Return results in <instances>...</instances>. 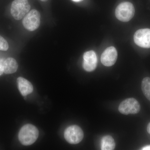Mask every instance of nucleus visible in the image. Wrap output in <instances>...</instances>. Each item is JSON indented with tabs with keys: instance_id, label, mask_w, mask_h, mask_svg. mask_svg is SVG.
Instances as JSON below:
<instances>
[{
	"instance_id": "f257e3e1",
	"label": "nucleus",
	"mask_w": 150,
	"mask_h": 150,
	"mask_svg": "<svg viewBox=\"0 0 150 150\" xmlns=\"http://www.w3.org/2000/svg\"><path fill=\"white\" fill-rule=\"evenodd\" d=\"M38 135L39 131L35 126L31 124H26L20 130L18 139L22 144L29 146L36 141Z\"/></svg>"
},
{
	"instance_id": "f03ea898",
	"label": "nucleus",
	"mask_w": 150,
	"mask_h": 150,
	"mask_svg": "<svg viewBox=\"0 0 150 150\" xmlns=\"http://www.w3.org/2000/svg\"><path fill=\"white\" fill-rule=\"evenodd\" d=\"M30 9L28 0H14L12 3L11 13L15 19L20 20L24 18Z\"/></svg>"
},
{
	"instance_id": "7ed1b4c3",
	"label": "nucleus",
	"mask_w": 150,
	"mask_h": 150,
	"mask_svg": "<svg viewBox=\"0 0 150 150\" xmlns=\"http://www.w3.org/2000/svg\"><path fill=\"white\" fill-rule=\"evenodd\" d=\"M135 13L134 6L129 2H124L118 5L115 11V16L118 20L123 22L131 20Z\"/></svg>"
},
{
	"instance_id": "20e7f679",
	"label": "nucleus",
	"mask_w": 150,
	"mask_h": 150,
	"mask_svg": "<svg viewBox=\"0 0 150 150\" xmlns=\"http://www.w3.org/2000/svg\"><path fill=\"white\" fill-rule=\"evenodd\" d=\"M40 13L35 9L29 11L23 18V24L25 29L33 31L40 26Z\"/></svg>"
},
{
	"instance_id": "39448f33",
	"label": "nucleus",
	"mask_w": 150,
	"mask_h": 150,
	"mask_svg": "<svg viewBox=\"0 0 150 150\" xmlns=\"http://www.w3.org/2000/svg\"><path fill=\"white\" fill-rule=\"evenodd\" d=\"M141 110L139 103L135 98H128L124 100L119 105L118 110L124 115L136 114Z\"/></svg>"
},
{
	"instance_id": "423d86ee",
	"label": "nucleus",
	"mask_w": 150,
	"mask_h": 150,
	"mask_svg": "<svg viewBox=\"0 0 150 150\" xmlns=\"http://www.w3.org/2000/svg\"><path fill=\"white\" fill-rule=\"evenodd\" d=\"M83 131L80 127L76 125L69 126L65 130L64 137L68 143L71 144H76L83 139Z\"/></svg>"
},
{
	"instance_id": "0eeeda50",
	"label": "nucleus",
	"mask_w": 150,
	"mask_h": 150,
	"mask_svg": "<svg viewBox=\"0 0 150 150\" xmlns=\"http://www.w3.org/2000/svg\"><path fill=\"white\" fill-rule=\"evenodd\" d=\"M134 42L144 48H150V29L144 28L137 30L134 35Z\"/></svg>"
},
{
	"instance_id": "6e6552de",
	"label": "nucleus",
	"mask_w": 150,
	"mask_h": 150,
	"mask_svg": "<svg viewBox=\"0 0 150 150\" xmlns=\"http://www.w3.org/2000/svg\"><path fill=\"white\" fill-rule=\"evenodd\" d=\"M118 57L116 48L110 46L105 49L101 56V62L105 67H111L115 64Z\"/></svg>"
},
{
	"instance_id": "1a4fd4ad",
	"label": "nucleus",
	"mask_w": 150,
	"mask_h": 150,
	"mask_svg": "<svg viewBox=\"0 0 150 150\" xmlns=\"http://www.w3.org/2000/svg\"><path fill=\"white\" fill-rule=\"evenodd\" d=\"M97 65V58L96 54L93 51L86 52L83 54V67L88 72L95 70Z\"/></svg>"
},
{
	"instance_id": "9d476101",
	"label": "nucleus",
	"mask_w": 150,
	"mask_h": 150,
	"mask_svg": "<svg viewBox=\"0 0 150 150\" xmlns=\"http://www.w3.org/2000/svg\"><path fill=\"white\" fill-rule=\"evenodd\" d=\"M19 90L23 96H26L33 91L32 84L24 78L20 77L17 80Z\"/></svg>"
},
{
	"instance_id": "9b49d317",
	"label": "nucleus",
	"mask_w": 150,
	"mask_h": 150,
	"mask_svg": "<svg viewBox=\"0 0 150 150\" xmlns=\"http://www.w3.org/2000/svg\"><path fill=\"white\" fill-rule=\"evenodd\" d=\"M3 67L4 72L10 74L16 71L18 68V64L13 58H8L3 62Z\"/></svg>"
},
{
	"instance_id": "f8f14e48",
	"label": "nucleus",
	"mask_w": 150,
	"mask_h": 150,
	"mask_svg": "<svg viewBox=\"0 0 150 150\" xmlns=\"http://www.w3.org/2000/svg\"><path fill=\"white\" fill-rule=\"evenodd\" d=\"M115 146V141L112 137L108 135L103 137L101 141V150H114Z\"/></svg>"
},
{
	"instance_id": "ddd939ff",
	"label": "nucleus",
	"mask_w": 150,
	"mask_h": 150,
	"mask_svg": "<svg viewBox=\"0 0 150 150\" xmlns=\"http://www.w3.org/2000/svg\"><path fill=\"white\" fill-rule=\"evenodd\" d=\"M142 89L145 97L150 101V78L146 77L143 79Z\"/></svg>"
},
{
	"instance_id": "4468645a",
	"label": "nucleus",
	"mask_w": 150,
	"mask_h": 150,
	"mask_svg": "<svg viewBox=\"0 0 150 150\" xmlns=\"http://www.w3.org/2000/svg\"><path fill=\"white\" fill-rule=\"evenodd\" d=\"M8 43L5 39L0 35V51H6L8 49Z\"/></svg>"
},
{
	"instance_id": "2eb2a0df",
	"label": "nucleus",
	"mask_w": 150,
	"mask_h": 150,
	"mask_svg": "<svg viewBox=\"0 0 150 150\" xmlns=\"http://www.w3.org/2000/svg\"><path fill=\"white\" fill-rule=\"evenodd\" d=\"M4 62H0V76L2 75L4 72V70H3V63Z\"/></svg>"
},
{
	"instance_id": "dca6fc26",
	"label": "nucleus",
	"mask_w": 150,
	"mask_h": 150,
	"mask_svg": "<svg viewBox=\"0 0 150 150\" xmlns=\"http://www.w3.org/2000/svg\"><path fill=\"white\" fill-rule=\"evenodd\" d=\"M142 150H150V145H149V146H146L142 148Z\"/></svg>"
},
{
	"instance_id": "f3484780",
	"label": "nucleus",
	"mask_w": 150,
	"mask_h": 150,
	"mask_svg": "<svg viewBox=\"0 0 150 150\" xmlns=\"http://www.w3.org/2000/svg\"><path fill=\"white\" fill-rule=\"evenodd\" d=\"M147 130L149 134H150V122L148 124L147 127Z\"/></svg>"
},
{
	"instance_id": "a211bd4d",
	"label": "nucleus",
	"mask_w": 150,
	"mask_h": 150,
	"mask_svg": "<svg viewBox=\"0 0 150 150\" xmlns=\"http://www.w3.org/2000/svg\"><path fill=\"white\" fill-rule=\"evenodd\" d=\"M73 1L75 2H79L81 1L82 0H72Z\"/></svg>"
},
{
	"instance_id": "6ab92c4d",
	"label": "nucleus",
	"mask_w": 150,
	"mask_h": 150,
	"mask_svg": "<svg viewBox=\"0 0 150 150\" xmlns=\"http://www.w3.org/2000/svg\"><path fill=\"white\" fill-rule=\"evenodd\" d=\"M40 1H41L46 2L47 1H48V0H40Z\"/></svg>"
}]
</instances>
